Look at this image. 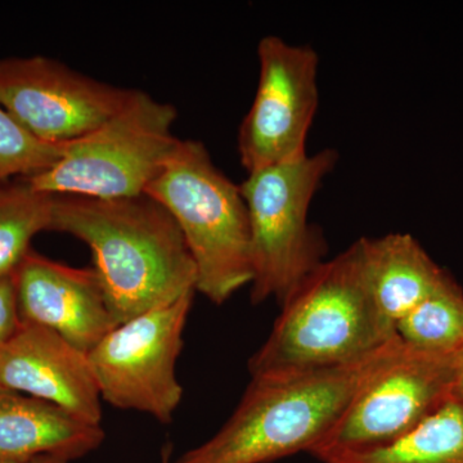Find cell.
<instances>
[{
  "label": "cell",
  "mask_w": 463,
  "mask_h": 463,
  "mask_svg": "<svg viewBox=\"0 0 463 463\" xmlns=\"http://www.w3.org/2000/svg\"><path fill=\"white\" fill-rule=\"evenodd\" d=\"M405 345L434 353L458 354L463 349V292L452 279L411 310L398 323Z\"/></svg>",
  "instance_id": "17"
},
{
  "label": "cell",
  "mask_w": 463,
  "mask_h": 463,
  "mask_svg": "<svg viewBox=\"0 0 463 463\" xmlns=\"http://www.w3.org/2000/svg\"><path fill=\"white\" fill-rule=\"evenodd\" d=\"M0 463H70L63 458H58V457L53 456H42L36 457V458L30 459V461L25 462H16V461H2L0 459Z\"/></svg>",
  "instance_id": "21"
},
{
  "label": "cell",
  "mask_w": 463,
  "mask_h": 463,
  "mask_svg": "<svg viewBox=\"0 0 463 463\" xmlns=\"http://www.w3.org/2000/svg\"><path fill=\"white\" fill-rule=\"evenodd\" d=\"M456 379L457 354H434L403 343L356 392L310 455L323 462L397 440L455 399Z\"/></svg>",
  "instance_id": "7"
},
{
  "label": "cell",
  "mask_w": 463,
  "mask_h": 463,
  "mask_svg": "<svg viewBox=\"0 0 463 463\" xmlns=\"http://www.w3.org/2000/svg\"><path fill=\"white\" fill-rule=\"evenodd\" d=\"M281 309L267 341L250 358L251 377L353 364L398 336L386 330L377 315L359 240L323 261Z\"/></svg>",
  "instance_id": "3"
},
{
  "label": "cell",
  "mask_w": 463,
  "mask_h": 463,
  "mask_svg": "<svg viewBox=\"0 0 463 463\" xmlns=\"http://www.w3.org/2000/svg\"><path fill=\"white\" fill-rule=\"evenodd\" d=\"M51 232L83 241L118 325L188 292L197 270L178 224L149 197L54 194Z\"/></svg>",
  "instance_id": "1"
},
{
  "label": "cell",
  "mask_w": 463,
  "mask_h": 463,
  "mask_svg": "<svg viewBox=\"0 0 463 463\" xmlns=\"http://www.w3.org/2000/svg\"><path fill=\"white\" fill-rule=\"evenodd\" d=\"M105 431L58 405L0 388V459L53 456L71 462L99 449Z\"/></svg>",
  "instance_id": "13"
},
{
  "label": "cell",
  "mask_w": 463,
  "mask_h": 463,
  "mask_svg": "<svg viewBox=\"0 0 463 463\" xmlns=\"http://www.w3.org/2000/svg\"><path fill=\"white\" fill-rule=\"evenodd\" d=\"M453 398L463 402V349L457 354V379Z\"/></svg>",
  "instance_id": "20"
},
{
  "label": "cell",
  "mask_w": 463,
  "mask_h": 463,
  "mask_svg": "<svg viewBox=\"0 0 463 463\" xmlns=\"http://www.w3.org/2000/svg\"><path fill=\"white\" fill-rule=\"evenodd\" d=\"M145 194L178 224L196 265L197 292L222 306L251 285L248 206L203 142L179 139Z\"/></svg>",
  "instance_id": "4"
},
{
  "label": "cell",
  "mask_w": 463,
  "mask_h": 463,
  "mask_svg": "<svg viewBox=\"0 0 463 463\" xmlns=\"http://www.w3.org/2000/svg\"><path fill=\"white\" fill-rule=\"evenodd\" d=\"M339 161L325 148L292 163L264 167L241 183L251 239V301L274 298L282 306L323 263L325 242L309 224L317 192Z\"/></svg>",
  "instance_id": "5"
},
{
  "label": "cell",
  "mask_w": 463,
  "mask_h": 463,
  "mask_svg": "<svg viewBox=\"0 0 463 463\" xmlns=\"http://www.w3.org/2000/svg\"><path fill=\"white\" fill-rule=\"evenodd\" d=\"M402 345L395 336L353 364L251 377L221 430L174 463H269L300 452L310 455L356 392Z\"/></svg>",
  "instance_id": "2"
},
{
  "label": "cell",
  "mask_w": 463,
  "mask_h": 463,
  "mask_svg": "<svg viewBox=\"0 0 463 463\" xmlns=\"http://www.w3.org/2000/svg\"><path fill=\"white\" fill-rule=\"evenodd\" d=\"M14 282L21 322L50 328L87 354L118 326L93 267H70L32 249Z\"/></svg>",
  "instance_id": "11"
},
{
  "label": "cell",
  "mask_w": 463,
  "mask_h": 463,
  "mask_svg": "<svg viewBox=\"0 0 463 463\" xmlns=\"http://www.w3.org/2000/svg\"><path fill=\"white\" fill-rule=\"evenodd\" d=\"M21 323L14 273L0 277V347L16 334Z\"/></svg>",
  "instance_id": "19"
},
{
  "label": "cell",
  "mask_w": 463,
  "mask_h": 463,
  "mask_svg": "<svg viewBox=\"0 0 463 463\" xmlns=\"http://www.w3.org/2000/svg\"><path fill=\"white\" fill-rule=\"evenodd\" d=\"M53 203L24 178L0 182V277L16 272L33 237L50 231Z\"/></svg>",
  "instance_id": "16"
},
{
  "label": "cell",
  "mask_w": 463,
  "mask_h": 463,
  "mask_svg": "<svg viewBox=\"0 0 463 463\" xmlns=\"http://www.w3.org/2000/svg\"><path fill=\"white\" fill-rule=\"evenodd\" d=\"M67 143H47L27 132L0 103V173L5 178H30L62 157Z\"/></svg>",
  "instance_id": "18"
},
{
  "label": "cell",
  "mask_w": 463,
  "mask_h": 463,
  "mask_svg": "<svg viewBox=\"0 0 463 463\" xmlns=\"http://www.w3.org/2000/svg\"><path fill=\"white\" fill-rule=\"evenodd\" d=\"M133 90L44 56L0 58V103L43 142L69 143L99 128Z\"/></svg>",
  "instance_id": "10"
},
{
  "label": "cell",
  "mask_w": 463,
  "mask_h": 463,
  "mask_svg": "<svg viewBox=\"0 0 463 463\" xmlns=\"http://www.w3.org/2000/svg\"><path fill=\"white\" fill-rule=\"evenodd\" d=\"M368 291L381 322L397 335L398 323L449 281L440 267L408 233L359 240Z\"/></svg>",
  "instance_id": "14"
},
{
  "label": "cell",
  "mask_w": 463,
  "mask_h": 463,
  "mask_svg": "<svg viewBox=\"0 0 463 463\" xmlns=\"http://www.w3.org/2000/svg\"><path fill=\"white\" fill-rule=\"evenodd\" d=\"M8 178H5V175H3L2 173H0V182H3V181H7Z\"/></svg>",
  "instance_id": "22"
},
{
  "label": "cell",
  "mask_w": 463,
  "mask_h": 463,
  "mask_svg": "<svg viewBox=\"0 0 463 463\" xmlns=\"http://www.w3.org/2000/svg\"><path fill=\"white\" fill-rule=\"evenodd\" d=\"M178 112L141 90L99 128L67 143L62 157L44 172L24 178L36 191L94 199L141 196L179 138Z\"/></svg>",
  "instance_id": "6"
},
{
  "label": "cell",
  "mask_w": 463,
  "mask_h": 463,
  "mask_svg": "<svg viewBox=\"0 0 463 463\" xmlns=\"http://www.w3.org/2000/svg\"><path fill=\"white\" fill-rule=\"evenodd\" d=\"M194 294L121 323L88 353L102 401L172 421L182 401L176 362Z\"/></svg>",
  "instance_id": "8"
},
{
  "label": "cell",
  "mask_w": 463,
  "mask_h": 463,
  "mask_svg": "<svg viewBox=\"0 0 463 463\" xmlns=\"http://www.w3.org/2000/svg\"><path fill=\"white\" fill-rule=\"evenodd\" d=\"M258 58L257 93L237 136L248 174L307 157L319 103V57L310 45L267 35L259 42Z\"/></svg>",
  "instance_id": "9"
},
{
  "label": "cell",
  "mask_w": 463,
  "mask_h": 463,
  "mask_svg": "<svg viewBox=\"0 0 463 463\" xmlns=\"http://www.w3.org/2000/svg\"><path fill=\"white\" fill-rule=\"evenodd\" d=\"M322 463H463V402H448L397 440L340 453Z\"/></svg>",
  "instance_id": "15"
},
{
  "label": "cell",
  "mask_w": 463,
  "mask_h": 463,
  "mask_svg": "<svg viewBox=\"0 0 463 463\" xmlns=\"http://www.w3.org/2000/svg\"><path fill=\"white\" fill-rule=\"evenodd\" d=\"M0 388L50 402L88 422L102 421L87 353L43 326L21 323L0 347Z\"/></svg>",
  "instance_id": "12"
}]
</instances>
